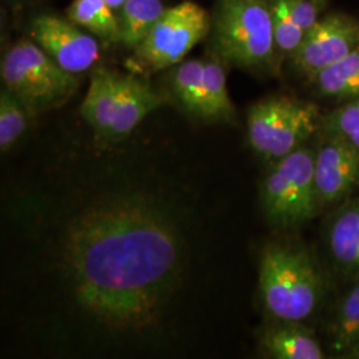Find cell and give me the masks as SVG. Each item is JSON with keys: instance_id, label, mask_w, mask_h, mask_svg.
Masks as SVG:
<instances>
[{"instance_id": "9a60e30c", "label": "cell", "mask_w": 359, "mask_h": 359, "mask_svg": "<svg viewBox=\"0 0 359 359\" xmlns=\"http://www.w3.org/2000/svg\"><path fill=\"white\" fill-rule=\"evenodd\" d=\"M165 11L163 0H127L117 11L118 44L136 50Z\"/></svg>"}, {"instance_id": "7c38bea8", "label": "cell", "mask_w": 359, "mask_h": 359, "mask_svg": "<svg viewBox=\"0 0 359 359\" xmlns=\"http://www.w3.org/2000/svg\"><path fill=\"white\" fill-rule=\"evenodd\" d=\"M121 74L108 68H96L90 75V87L81 104V115L96 136L107 139L115 115Z\"/></svg>"}, {"instance_id": "e0dca14e", "label": "cell", "mask_w": 359, "mask_h": 359, "mask_svg": "<svg viewBox=\"0 0 359 359\" xmlns=\"http://www.w3.org/2000/svg\"><path fill=\"white\" fill-rule=\"evenodd\" d=\"M67 18L105 43H118L117 13L107 0H74Z\"/></svg>"}, {"instance_id": "4fadbf2b", "label": "cell", "mask_w": 359, "mask_h": 359, "mask_svg": "<svg viewBox=\"0 0 359 359\" xmlns=\"http://www.w3.org/2000/svg\"><path fill=\"white\" fill-rule=\"evenodd\" d=\"M261 346L276 359H323L325 351L313 332L301 322L278 321L262 334Z\"/></svg>"}, {"instance_id": "5bb4252c", "label": "cell", "mask_w": 359, "mask_h": 359, "mask_svg": "<svg viewBox=\"0 0 359 359\" xmlns=\"http://www.w3.org/2000/svg\"><path fill=\"white\" fill-rule=\"evenodd\" d=\"M329 245L334 259L344 269L359 276V197L350 200L335 215Z\"/></svg>"}, {"instance_id": "ac0fdd59", "label": "cell", "mask_w": 359, "mask_h": 359, "mask_svg": "<svg viewBox=\"0 0 359 359\" xmlns=\"http://www.w3.org/2000/svg\"><path fill=\"white\" fill-rule=\"evenodd\" d=\"M172 87L182 107L193 115L204 118L205 76L204 60L192 59L177 65L172 75Z\"/></svg>"}, {"instance_id": "277c9868", "label": "cell", "mask_w": 359, "mask_h": 359, "mask_svg": "<svg viewBox=\"0 0 359 359\" xmlns=\"http://www.w3.org/2000/svg\"><path fill=\"white\" fill-rule=\"evenodd\" d=\"M0 76L3 87L34 116L60 107L80 86L77 75L65 71L31 38L19 39L4 52Z\"/></svg>"}, {"instance_id": "ffe728a7", "label": "cell", "mask_w": 359, "mask_h": 359, "mask_svg": "<svg viewBox=\"0 0 359 359\" xmlns=\"http://www.w3.org/2000/svg\"><path fill=\"white\" fill-rule=\"evenodd\" d=\"M332 347L339 353H350L359 341V283L341 299L332 323Z\"/></svg>"}, {"instance_id": "6da1fadb", "label": "cell", "mask_w": 359, "mask_h": 359, "mask_svg": "<svg viewBox=\"0 0 359 359\" xmlns=\"http://www.w3.org/2000/svg\"><path fill=\"white\" fill-rule=\"evenodd\" d=\"M177 234L152 206L120 200L75 219L65 259L80 306L112 327H142L175 285Z\"/></svg>"}, {"instance_id": "9c48e42d", "label": "cell", "mask_w": 359, "mask_h": 359, "mask_svg": "<svg viewBox=\"0 0 359 359\" xmlns=\"http://www.w3.org/2000/svg\"><path fill=\"white\" fill-rule=\"evenodd\" d=\"M358 47V19L345 13H332L320 19L305 34L292 59L299 72L311 77Z\"/></svg>"}, {"instance_id": "8fae6325", "label": "cell", "mask_w": 359, "mask_h": 359, "mask_svg": "<svg viewBox=\"0 0 359 359\" xmlns=\"http://www.w3.org/2000/svg\"><path fill=\"white\" fill-rule=\"evenodd\" d=\"M161 103V97L148 81L135 74L121 75L115 115L107 140H124Z\"/></svg>"}, {"instance_id": "7a4b0ae2", "label": "cell", "mask_w": 359, "mask_h": 359, "mask_svg": "<svg viewBox=\"0 0 359 359\" xmlns=\"http://www.w3.org/2000/svg\"><path fill=\"white\" fill-rule=\"evenodd\" d=\"M212 47L221 62L245 69H273L277 47L270 0H217Z\"/></svg>"}, {"instance_id": "44dd1931", "label": "cell", "mask_w": 359, "mask_h": 359, "mask_svg": "<svg viewBox=\"0 0 359 359\" xmlns=\"http://www.w3.org/2000/svg\"><path fill=\"white\" fill-rule=\"evenodd\" d=\"M32 114L16 95L6 87L0 92V149L8 152L26 133Z\"/></svg>"}, {"instance_id": "8992f818", "label": "cell", "mask_w": 359, "mask_h": 359, "mask_svg": "<svg viewBox=\"0 0 359 359\" xmlns=\"http://www.w3.org/2000/svg\"><path fill=\"white\" fill-rule=\"evenodd\" d=\"M314 157L301 147L274 163L262 182L261 204L270 222L283 229L295 228L314 217L320 205Z\"/></svg>"}, {"instance_id": "d6986e66", "label": "cell", "mask_w": 359, "mask_h": 359, "mask_svg": "<svg viewBox=\"0 0 359 359\" xmlns=\"http://www.w3.org/2000/svg\"><path fill=\"white\" fill-rule=\"evenodd\" d=\"M204 76H205V112L204 118L212 121L234 120L236 109L231 102L226 74L219 59L210 57L204 60Z\"/></svg>"}, {"instance_id": "30bf717a", "label": "cell", "mask_w": 359, "mask_h": 359, "mask_svg": "<svg viewBox=\"0 0 359 359\" xmlns=\"http://www.w3.org/2000/svg\"><path fill=\"white\" fill-rule=\"evenodd\" d=\"M314 176L320 205L345 198L358 182V147L342 137L329 136L314 157Z\"/></svg>"}, {"instance_id": "ba28073f", "label": "cell", "mask_w": 359, "mask_h": 359, "mask_svg": "<svg viewBox=\"0 0 359 359\" xmlns=\"http://www.w3.org/2000/svg\"><path fill=\"white\" fill-rule=\"evenodd\" d=\"M29 38L65 71L75 75L90 69L100 57L97 38L68 18L52 13L35 16L29 25Z\"/></svg>"}, {"instance_id": "d4e9b609", "label": "cell", "mask_w": 359, "mask_h": 359, "mask_svg": "<svg viewBox=\"0 0 359 359\" xmlns=\"http://www.w3.org/2000/svg\"><path fill=\"white\" fill-rule=\"evenodd\" d=\"M127 0H107V3L115 10L116 13L123 7V4L126 3Z\"/></svg>"}, {"instance_id": "484cf974", "label": "cell", "mask_w": 359, "mask_h": 359, "mask_svg": "<svg viewBox=\"0 0 359 359\" xmlns=\"http://www.w3.org/2000/svg\"><path fill=\"white\" fill-rule=\"evenodd\" d=\"M348 357H351V358H358L359 359V341L357 342V345L353 347L351 350H350V353H348Z\"/></svg>"}, {"instance_id": "7402d4cb", "label": "cell", "mask_w": 359, "mask_h": 359, "mask_svg": "<svg viewBox=\"0 0 359 359\" xmlns=\"http://www.w3.org/2000/svg\"><path fill=\"white\" fill-rule=\"evenodd\" d=\"M270 3L277 52L292 57L305 38V32L295 23L286 0H270Z\"/></svg>"}, {"instance_id": "3957f363", "label": "cell", "mask_w": 359, "mask_h": 359, "mask_svg": "<svg viewBox=\"0 0 359 359\" xmlns=\"http://www.w3.org/2000/svg\"><path fill=\"white\" fill-rule=\"evenodd\" d=\"M259 293L277 321L301 322L318 308L321 276L310 257L293 248L270 245L259 261Z\"/></svg>"}, {"instance_id": "cb8c5ba5", "label": "cell", "mask_w": 359, "mask_h": 359, "mask_svg": "<svg viewBox=\"0 0 359 359\" xmlns=\"http://www.w3.org/2000/svg\"><path fill=\"white\" fill-rule=\"evenodd\" d=\"M295 23L306 34L320 20V7L314 0H286Z\"/></svg>"}, {"instance_id": "2e32d148", "label": "cell", "mask_w": 359, "mask_h": 359, "mask_svg": "<svg viewBox=\"0 0 359 359\" xmlns=\"http://www.w3.org/2000/svg\"><path fill=\"white\" fill-rule=\"evenodd\" d=\"M310 80L326 97L339 100L359 97V47L341 60L314 74Z\"/></svg>"}, {"instance_id": "5b68a950", "label": "cell", "mask_w": 359, "mask_h": 359, "mask_svg": "<svg viewBox=\"0 0 359 359\" xmlns=\"http://www.w3.org/2000/svg\"><path fill=\"white\" fill-rule=\"evenodd\" d=\"M322 124L316 104L290 96H270L249 108L248 139L257 154L278 161L301 148Z\"/></svg>"}, {"instance_id": "603a6c76", "label": "cell", "mask_w": 359, "mask_h": 359, "mask_svg": "<svg viewBox=\"0 0 359 359\" xmlns=\"http://www.w3.org/2000/svg\"><path fill=\"white\" fill-rule=\"evenodd\" d=\"M327 136H338L359 148V97L333 111L323 121Z\"/></svg>"}, {"instance_id": "52a82bcc", "label": "cell", "mask_w": 359, "mask_h": 359, "mask_svg": "<svg viewBox=\"0 0 359 359\" xmlns=\"http://www.w3.org/2000/svg\"><path fill=\"white\" fill-rule=\"evenodd\" d=\"M210 15L194 1L167 8L145 40L133 50V68L142 74H154L180 65L210 34Z\"/></svg>"}]
</instances>
